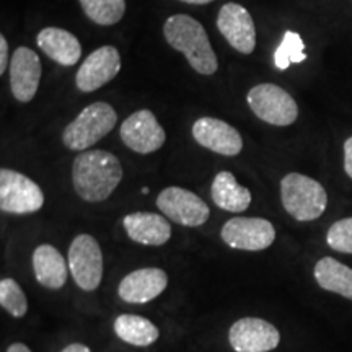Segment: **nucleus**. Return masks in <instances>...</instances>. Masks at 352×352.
<instances>
[{
    "instance_id": "cd10ccee",
    "label": "nucleus",
    "mask_w": 352,
    "mask_h": 352,
    "mask_svg": "<svg viewBox=\"0 0 352 352\" xmlns=\"http://www.w3.org/2000/svg\"><path fill=\"white\" fill-rule=\"evenodd\" d=\"M344 171L352 179V135L344 142Z\"/></svg>"
},
{
    "instance_id": "393cba45",
    "label": "nucleus",
    "mask_w": 352,
    "mask_h": 352,
    "mask_svg": "<svg viewBox=\"0 0 352 352\" xmlns=\"http://www.w3.org/2000/svg\"><path fill=\"white\" fill-rule=\"evenodd\" d=\"M0 305L15 318H23L28 311V298L20 284L12 277H3L0 280Z\"/></svg>"
},
{
    "instance_id": "a878e982",
    "label": "nucleus",
    "mask_w": 352,
    "mask_h": 352,
    "mask_svg": "<svg viewBox=\"0 0 352 352\" xmlns=\"http://www.w3.org/2000/svg\"><path fill=\"white\" fill-rule=\"evenodd\" d=\"M327 243L334 252L352 254V217L338 220L329 227Z\"/></svg>"
},
{
    "instance_id": "6e6552de",
    "label": "nucleus",
    "mask_w": 352,
    "mask_h": 352,
    "mask_svg": "<svg viewBox=\"0 0 352 352\" xmlns=\"http://www.w3.org/2000/svg\"><path fill=\"white\" fill-rule=\"evenodd\" d=\"M220 236L228 248L261 252L274 243L276 228L261 217H233L223 223Z\"/></svg>"
},
{
    "instance_id": "9b49d317",
    "label": "nucleus",
    "mask_w": 352,
    "mask_h": 352,
    "mask_svg": "<svg viewBox=\"0 0 352 352\" xmlns=\"http://www.w3.org/2000/svg\"><path fill=\"white\" fill-rule=\"evenodd\" d=\"M228 341L235 352H270L279 346L280 334L270 321L245 316L232 324Z\"/></svg>"
},
{
    "instance_id": "c85d7f7f",
    "label": "nucleus",
    "mask_w": 352,
    "mask_h": 352,
    "mask_svg": "<svg viewBox=\"0 0 352 352\" xmlns=\"http://www.w3.org/2000/svg\"><path fill=\"white\" fill-rule=\"evenodd\" d=\"M60 352H91L90 347H87L82 342H74V344H69L67 347H64Z\"/></svg>"
},
{
    "instance_id": "0eeeda50",
    "label": "nucleus",
    "mask_w": 352,
    "mask_h": 352,
    "mask_svg": "<svg viewBox=\"0 0 352 352\" xmlns=\"http://www.w3.org/2000/svg\"><path fill=\"white\" fill-rule=\"evenodd\" d=\"M44 204L43 189L15 170H0V209L7 214H33Z\"/></svg>"
},
{
    "instance_id": "a211bd4d",
    "label": "nucleus",
    "mask_w": 352,
    "mask_h": 352,
    "mask_svg": "<svg viewBox=\"0 0 352 352\" xmlns=\"http://www.w3.org/2000/svg\"><path fill=\"white\" fill-rule=\"evenodd\" d=\"M36 44L50 59L65 67L77 64L82 57L80 41L67 30L56 26L41 30L36 36Z\"/></svg>"
},
{
    "instance_id": "423d86ee",
    "label": "nucleus",
    "mask_w": 352,
    "mask_h": 352,
    "mask_svg": "<svg viewBox=\"0 0 352 352\" xmlns=\"http://www.w3.org/2000/svg\"><path fill=\"white\" fill-rule=\"evenodd\" d=\"M69 270L82 290L98 289L103 279V253L94 236L80 233L69 246Z\"/></svg>"
},
{
    "instance_id": "b1692460",
    "label": "nucleus",
    "mask_w": 352,
    "mask_h": 352,
    "mask_svg": "<svg viewBox=\"0 0 352 352\" xmlns=\"http://www.w3.org/2000/svg\"><path fill=\"white\" fill-rule=\"evenodd\" d=\"M303 60H307V52L302 36L296 32H285L283 41L274 52L276 67L285 70L292 64H300Z\"/></svg>"
},
{
    "instance_id": "39448f33",
    "label": "nucleus",
    "mask_w": 352,
    "mask_h": 352,
    "mask_svg": "<svg viewBox=\"0 0 352 352\" xmlns=\"http://www.w3.org/2000/svg\"><path fill=\"white\" fill-rule=\"evenodd\" d=\"M246 103L254 116L271 126H290L298 118L296 100L276 83H259L253 87L246 95Z\"/></svg>"
},
{
    "instance_id": "aec40b11",
    "label": "nucleus",
    "mask_w": 352,
    "mask_h": 352,
    "mask_svg": "<svg viewBox=\"0 0 352 352\" xmlns=\"http://www.w3.org/2000/svg\"><path fill=\"white\" fill-rule=\"evenodd\" d=\"M210 196L219 209L227 212H243L252 204V192L248 188L241 186L230 171H220L215 175Z\"/></svg>"
},
{
    "instance_id": "7c9ffc66",
    "label": "nucleus",
    "mask_w": 352,
    "mask_h": 352,
    "mask_svg": "<svg viewBox=\"0 0 352 352\" xmlns=\"http://www.w3.org/2000/svg\"><path fill=\"white\" fill-rule=\"evenodd\" d=\"M184 3H189V6H206V3L214 2V0H182Z\"/></svg>"
},
{
    "instance_id": "f257e3e1",
    "label": "nucleus",
    "mask_w": 352,
    "mask_h": 352,
    "mask_svg": "<svg viewBox=\"0 0 352 352\" xmlns=\"http://www.w3.org/2000/svg\"><path fill=\"white\" fill-rule=\"evenodd\" d=\"M122 175L120 158L107 151L82 152L72 165L74 189L87 202L108 199L120 186Z\"/></svg>"
},
{
    "instance_id": "6ab92c4d",
    "label": "nucleus",
    "mask_w": 352,
    "mask_h": 352,
    "mask_svg": "<svg viewBox=\"0 0 352 352\" xmlns=\"http://www.w3.org/2000/svg\"><path fill=\"white\" fill-rule=\"evenodd\" d=\"M34 277L43 287L60 289L67 283L69 263L52 245H39L33 253Z\"/></svg>"
},
{
    "instance_id": "2eb2a0df",
    "label": "nucleus",
    "mask_w": 352,
    "mask_h": 352,
    "mask_svg": "<svg viewBox=\"0 0 352 352\" xmlns=\"http://www.w3.org/2000/svg\"><path fill=\"white\" fill-rule=\"evenodd\" d=\"M43 65L39 56L26 46H20L10 59V88L16 101L30 103L39 88Z\"/></svg>"
},
{
    "instance_id": "9d476101",
    "label": "nucleus",
    "mask_w": 352,
    "mask_h": 352,
    "mask_svg": "<svg viewBox=\"0 0 352 352\" xmlns=\"http://www.w3.org/2000/svg\"><path fill=\"white\" fill-rule=\"evenodd\" d=\"M120 135L126 147L140 155L160 151L166 140L165 129L151 109L132 113L121 124Z\"/></svg>"
},
{
    "instance_id": "4468645a",
    "label": "nucleus",
    "mask_w": 352,
    "mask_h": 352,
    "mask_svg": "<svg viewBox=\"0 0 352 352\" xmlns=\"http://www.w3.org/2000/svg\"><path fill=\"white\" fill-rule=\"evenodd\" d=\"M192 138L201 147L223 157L239 155L243 148L240 132L217 118H199L192 124Z\"/></svg>"
},
{
    "instance_id": "c756f323",
    "label": "nucleus",
    "mask_w": 352,
    "mask_h": 352,
    "mask_svg": "<svg viewBox=\"0 0 352 352\" xmlns=\"http://www.w3.org/2000/svg\"><path fill=\"white\" fill-rule=\"evenodd\" d=\"M7 352H32V349L26 344H23V342H13V344H10V347L7 349Z\"/></svg>"
},
{
    "instance_id": "5701e85b",
    "label": "nucleus",
    "mask_w": 352,
    "mask_h": 352,
    "mask_svg": "<svg viewBox=\"0 0 352 352\" xmlns=\"http://www.w3.org/2000/svg\"><path fill=\"white\" fill-rule=\"evenodd\" d=\"M80 6L88 19L101 26L120 23L126 13V0H80Z\"/></svg>"
},
{
    "instance_id": "1a4fd4ad",
    "label": "nucleus",
    "mask_w": 352,
    "mask_h": 352,
    "mask_svg": "<svg viewBox=\"0 0 352 352\" xmlns=\"http://www.w3.org/2000/svg\"><path fill=\"white\" fill-rule=\"evenodd\" d=\"M157 208L171 222L184 227H199L208 222L210 209L204 199L184 188H165L157 197Z\"/></svg>"
},
{
    "instance_id": "ddd939ff",
    "label": "nucleus",
    "mask_w": 352,
    "mask_h": 352,
    "mask_svg": "<svg viewBox=\"0 0 352 352\" xmlns=\"http://www.w3.org/2000/svg\"><path fill=\"white\" fill-rule=\"evenodd\" d=\"M121 70V54L114 46H101L83 60L76 76V85L83 94L98 90Z\"/></svg>"
},
{
    "instance_id": "bb28decb",
    "label": "nucleus",
    "mask_w": 352,
    "mask_h": 352,
    "mask_svg": "<svg viewBox=\"0 0 352 352\" xmlns=\"http://www.w3.org/2000/svg\"><path fill=\"white\" fill-rule=\"evenodd\" d=\"M7 60H8V43L3 34H0V74H6L7 70Z\"/></svg>"
},
{
    "instance_id": "7ed1b4c3",
    "label": "nucleus",
    "mask_w": 352,
    "mask_h": 352,
    "mask_svg": "<svg viewBox=\"0 0 352 352\" xmlns=\"http://www.w3.org/2000/svg\"><path fill=\"white\" fill-rule=\"evenodd\" d=\"M280 201L290 217L298 222L320 219L328 208L323 184L302 173H289L280 182Z\"/></svg>"
},
{
    "instance_id": "dca6fc26",
    "label": "nucleus",
    "mask_w": 352,
    "mask_h": 352,
    "mask_svg": "<svg viewBox=\"0 0 352 352\" xmlns=\"http://www.w3.org/2000/svg\"><path fill=\"white\" fill-rule=\"evenodd\" d=\"M168 285V276L160 267L132 271L120 283L118 294L127 303H147L160 296Z\"/></svg>"
},
{
    "instance_id": "412c9836",
    "label": "nucleus",
    "mask_w": 352,
    "mask_h": 352,
    "mask_svg": "<svg viewBox=\"0 0 352 352\" xmlns=\"http://www.w3.org/2000/svg\"><path fill=\"white\" fill-rule=\"evenodd\" d=\"M316 284L323 290L352 300V270L338 259L324 256L315 264Z\"/></svg>"
},
{
    "instance_id": "f03ea898",
    "label": "nucleus",
    "mask_w": 352,
    "mask_h": 352,
    "mask_svg": "<svg viewBox=\"0 0 352 352\" xmlns=\"http://www.w3.org/2000/svg\"><path fill=\"white\" fill-rule=\"evenodd\" d=\"M166 43L175 51L183 52L192 69L201 76H212L217 72L219 60L206 33L204 26L184 13L171 15L164 25Z\"/></svg>"
},
{
    "instance_id": "f3484780",
    "label": "nucleus",
    "mask_w": 352,
    "mask_h": 352,
    "mask_svg": "<svg viewBox=\"0 0 352 352\" xmlns=\"http://www.w3.org/2000/svg\"><path fill=\"white\" fill-rule=\"evenodd\" d=\"M122 226L132 241L145 246H162L171 239V226L165 215L132 212L122 219Z\"/></svg>"
},
{
    "instance_id": "f8f14e48",
    "label": "nucleus",
    "mask_w": 352,
    "mask_h": 352,
    "mask_svg": "<svg viewBox=\"0 0 352 352\" xmlns=\"http://www.w3.org/2000/svg\"><path fill=\"white\" fill-rule=\"evenodd\" d=\"M217 28L228 44L241 54H252L256 47V28L250 12L240 3L228 2L219 10Z\"/></svg>"
},
{
    "instance_id": "20e7f679",
    "label": "nucleus",
    "mask_w": 352,
    "mask_h": 352,
    "mask_svg": "<svg viewBox=\"0 0 352 352\" xmlns=\"http://www.w3.org/2000/svg\"><path fill=\"white\" fill-rule=\"evenodd\" d=\"M118 122V114L111 104L104 101L88 104L85 109L65 127L63 132V142L70 151L85 152L104 135L114 129Z\"/></svg>"
},
{
    "instance_id": "4be33fe9",
    "label": "nucleus",
    "mask_w": 352,
    "mask_h": 352,
    "mask_svg": "<svg viewBox=\"0 0 352 352\" xmlns=\"http://www.w3.org/2000/svg\"><path fill=\"white\" fill-rule=\"evenodd\" d=\"M114 333L121 341L135 347L153 344L160 336V331L151 320L139 315H120L114 320Z\"/></svg>"
}]
</instances>
